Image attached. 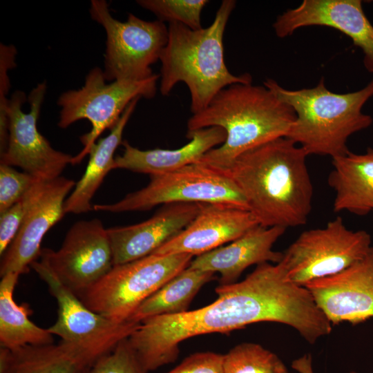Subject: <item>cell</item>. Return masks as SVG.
<instances>
[{"instance_id":"6da1fadb","label":"cell","mask_w":373,"mask_h":373,"mask_svg":"<svg viewBox=\"0 0 373 373\" xmlns=\"http://www.w3.org/2000/svg\"><path fill=\"white\" fill-rule=\"evenodd\" d=\"M218 298L192 311L148 318L128 341L148 373L174 362L179 344L189 338L227 333L259 322L294 328L309 343L325 332L327 320L309 290L289 280L281 262H265L243 280L216 289Z\"/></svg>"},{"instance_id":"7a4b0ae2","label":"cell","mask_w":373,"mask_h":373,"mask_svg":"<svg viewBox=\"0 0 373 373\" xmlns=\"http://www.w3.org/2000/svg\"><path fill=\"white\" fill-rule=\"evenodd\" d=\"M307 156L302 147L283 137L246 151L217 170L239 188L259 224L287 229L304 225L312 210Z\"/></svg>"},{"instance_id":"3957f363","label":"cell","mask_w":373,"mask_h":373,"mask_svg":"<svg viewBox=\"0 0 373 373\" xmlns=\"http://www.w3.org/2000/svg\"><path fill=\"white\" fill-rule=\"evenodd\" d=\"M295 120L294 109L266 86L237 83L223 88L204 109L192 114L187 133L212 126L224 130L225 142L198 162L222 169L245 152L286 137Z\"/></svg>"},{"instance_id":"277c9868","label":"cell","mask_w":373,"mask_h":373,"mask_svg":"<svg viewBox=\"0 0 373 373\" xmlns=\"http://www.w3.org/2000/svg\"><path fill=\"white\" fill-rule=\"evenodd\" d=\"M235 6L233 0L222 1L213 21L205 28L169 23L167 43L160 57V91L168 95L178 82H184L190 93L192 114L204 109L227 86L252 83L250 74L234 75L224 61L223 37Z\"/></svg>"},{"instance_id":"5b68a950","label":"cell","mask_w":373,"mask_h":373,"mask_svg":"<svg viewBox=\"0 0 373 373\" xmlns=\"http://www.w3.org/2000/svg\"><path fill=\"white\" fill-rule=\"evenodd\" d=\"M263 84L294 109L296 120L286 137L308 155H343L349 151L348 138L372 124L362 108L373 96V79L358 90L343 94L328 90L323 77L312 88L296 90L285 89L271 79Z\"/></svg>"},{"instance_id":"8992f818","label":"cell","mask_w":373,"mask_h":373,"mask_svg":"<svg viewBox=\"0 0 373 373\" xmlns=\"http://www.w3.org/2000/svg\"><path fill=\"white\" fill-rule=\"evenodd\" d=\"M193 257L186 254H151L113 266L78 297L94 312L115 324L125 323L145 300L188 267Z\"/></svg>"},{"instance_id":"52a82bcc","label":"cell","mask_w":373,"mask_h":373,"mask_svg":"<svg viewBox=\"0 0 373 373\" xmlns=\"http://www.w3.org/2000/svg\"><path fill=\"white\" fill-rule=\"evenodd\" d=\"M159 79L160 75L154 73L144 80H116L106 84L104 70L95 67L87 74L79 89L62 93L57 100L61 107L58 126L66 128L81 119L88 120L92 126L88 133L79 137L84 147L73 156L72 165L80 163L88 155L100 135L115 126L134 99L153 98Z\"/></svg>"},{"instance_id":"ba28073f","label":"cell","mask_w":373,"mask_h":373,"mask_svg":"<svg viewBox=\"0 0 373 373\" xmlns=\"http://www.w3.org/2000/svg\"><path fill=\"white\" fill-rule=\"evenodd\" d=\"M173 203L225 204L249 210L243 194L228 176L199 162L151 175L145 187L116 202L94 204L93 210L111 213L146 211L161 204Z\"/></svg>"},{"instance_id":"9c48e42d","label":"cell","mask_w":373,"mask_h":373,"mask_svg":"<svg viewBox=\"0 0 373 373\" xmlns=\"http://www.w3.org/2000/svg\"><path fill=\"white\" fill-rule=\"evenodd\" d=\"M90 15L106 35L104 77L108 82L140 81L154 73L151 66L160 60L168 40V27L160 20L142 19L129 13L126 21L111 15L104 0H92Z\"/></svg>"},{"instance_id":"30bf717a","label":"cell","mask_w":373,"mask_h":373,"mask_svg":"<svg viewBox=\"0 0 373 373\" xmlns=\"http://www.w3.org/2000/svg\"><path fill=\"white\" fill-rule=\"evenodd\" d=\"M365 230L353 231L337 216L323 228L304 231L284 251L280 261L292 283L305 287L338 274L363 258L372 245Z\"/></svg>"},{"instance_id":"8fae6325","label":"cell","mask_w":373,"mask_h":373,"mask_svg":"<svg viewBox=\"0 0 373 373\" xmlns=\"http://www.w3.org/2000/svg\"><path fill=\"white\" fill-rule=\"evenodd\" d=\"M46 82L38 84L28 98L21 90L9 98L7 109L8 136L0 164L18 166L41 182L60 177L73 156L52 147L37 128V120L46 92Z\"/></svg>"},{"instance_id":"7c38bea8","label":"cell","mask_w":373,"mask_h":373,"mask_svg":"<svg viewBox=\"0 0 373 373\" xmlns=\"http://www.w3.org/2000/svg\"><path fill=\"white\" fill-rule=\"evenodd\" d=\"M39 256L40 261L77 296L113 267L107 229L98 218L75 222L57 251L43 249Z\"/></svg>"},{"instance_id":"4fadbf2b","label":"cell","mask_w":373,"mask_h":373,"mask_svg":"<svg viewBox=\"0 0 373 373\" xmlns=\"http://www.w3.org/2000/svg\"><path fill=\"white\" fill-rule=\"evenodd\" d=\"M140 323L128 321L88 338L9 350L6 373H88L104 355L128 338Z\"/></svg>"},{"instance_id":"5bb4252c","label":"cell","mask_w":373,"mask_h":373,"mask_svg":"<svg viewBox=\"0 0 373 373\" xmlns=\"http://www.w3.org/2000/svg\"><path fill=\"white\" fill-rule=\"evenodd\" d=\"M332 325L373 318V246L366 256L335 275L305 286Z\"/></svg>"},{"instance_id":"9a60e30c","label":"cell","mask_w":373,"mask_h":373,"mask_svg":"<svg viewBox=\"0 0 373 373\" xmlns=\"http://www.w3.org/2000/svg\"><path fill=\"white\" fill-rule=\"evenodd\" d=\"M321 26L348 36L363 53V65L373 73V26L361 0H304L300 6L278 16L273 24L278 37L291 35L298 28Z\"/></svg>"},{"instance_id":"2e32d148","label":"cell","mask_w":373,"mask_h":373,"mask_svg":"<svg viewBox=\"0 0 373 373\" xmlns=\"http://www.w3.org/2000/svg\"><path fill=\"white\" fill-rule=\"evenodd\" d=\"M76 182L64 177L48 182L28 211L17 234L1 256L0 275L27 273L40 256L41 241L48 231L66 214V196Z\"/></svg>"},{"instance_id":"e0dca14e","label":"cell","mask_w":373,"mask_h":373,"mask_svg":"<svg viewBox=\"0 0 373 373\" xmlns=\"http://www.w3.org/2000/svg\"><path fill=\"white\" fill-rule=\"evenodd\" d=\"M258 224L248 209L225 204H203L186 228L153 254L198 256L235 240Z\"/></svg>"},{"instance_id":"ac0fdd59","label":"cell","mask_w":373,"mask_h":373,"mask_svg":"<svg viewBox=\"0 0 373 373\" xmlns=\"http://www.w3.org/2000/svg\"><path fill=\"white\" fill-rule=\"evenodd\" d=\"M202 203L165 204L142 222L107 229L113 266L153 254L180 233L199 213Z\"/></svg>"},{"instance_id":"d6986e66","label":"cell","mask_w":373,"mask_h":373,"mask_svg":"<svg viewBox=\"0 0 373 373\" xmlns=\"http://www.w3.org/2000/svg\"><path fill=\"white\" fill-rule=\"evenodd\" d=\"M287 229L258 224L226 246H222L193 259L189 267L218 273L220 285L237 282L249 267L265 262L278 263L283 253L273 250L274 243Z\"/></svg>"},{"instance_id":"ffe728a7","label":"cell","mask_w":373,"mask_h":373,"mask_svg":"<svg viewBox=\"0 0 373 373\" xmlns=\"http://www.w3.org/2000/svg\"><path fill=\"white\" fill-rule=\"evenodd\" d=\"M186 137L190 141L176 149L144 151L123 141V153L115 157L113 169L149 175L171 172L198 162L207 152L225 142L226 132L220 127L212 126L187 133Z\"/></svg>"},{"instance_id":"44dd1931","label":"cell","mask_w":373,"mask_h":373,"mask_svg":"<svg viewBox=\"0 0 373 373\" xmlns=\"http://www.w3.org/2000/svg\"><path fill=\"white\" fill-rule=\"evenodd\" d=\"M31 267L48 285L58 305L57 319L48 328L53 336L63 341H79L106 333L119 325L87 307L41 261L35 260Z\"/></svg>"},{"instance_id":"7402d4cb","label":"cell","mask_w":373,"mask_h":373,"mask_svg":"<svg viewBox=\"0 0 373 373\" xmlns=\"http://www.w3.org/2000/svg\"><path fill=\"white\" fill-rule=\"evenodd\" d=\"M332 159L327 182L335 193L334 211L358 216L373 211V149L363 154L349 151Z\"/></svg>"},{"instance_id":"603a6c76","label":"cell","mask_w":373,"mask_h":373,"mask_svg":"<svg viewBox=\"0 0 373 373\" xmlns=\"http://www.w3.org/2000/svg\"><path fill=\"white\" fill-rule=\"evenodd\" d=\"M140 99H134L128 105L110 133L99 139L90 150L86 171L65 201V213L82 214L93 209L92 199L107 173L113 169L114 153L123 142L124 128Z\"/></svg>"},{"instance_id":"cb8c5ba5","label":"cell","mask_w":373,"mask_h":373,"mask_svg":"<svg viewBox=\"0 0 373 373\" xmlns=\"http://www.w3.org/2000/svg\"><path fill=\"white\" fill-rule=\"evenodd\" d=\"M19 274L9 273L0 282V344L9 350L25 345L54 343L53 335L28 318L32 311L26 303L18 305L13 298Z\"/></svg>"},{"instance_id":"d4e9b609","label":"cell","mask_w":373,"mask_h":373,"mask_svg":"<svg viewBox=\"0 0 373 373\" xmlns=\"http://www.w3.org/2000/svg\"><path fill=\"white\" fill-rule=\"evenodd\" d=\"M214 274L186 267L145 300L128 321L140 323L150 317L186 312L193 297Z\"/></svg>"},{"instance_id":"484cf974","label":"cell","mask_w":373,"mask_h":373,"mask_svg":"<svg viewBox=\"0 0 373 373\" xmlns=\"http://www.w3.org/2000/svg\"><path fill=\"white\" fill-rule=\"evenodd\" d=\"M223 373H289L283 361L261 345L245 342L224 354Z\"/></svg>"},{"instance_id":"4316f807","label":"cell","mask_w":373,"mask_h":373,"mask_svg":"<svg viewBox=\"0 0 373 373\" xmlns=\"http://www.w3.org/2000/svg\"><path fill=\"white\" fill-rule=\"evenodd\" d=\"M143 8L164 23H180L191 29L202 28L201 13L207 0H138Z\"/></svg>"},{"instance_id":"83f0119b","label":"cell","mask_w":373,"mask_h":373,"mask_svg":"<svg viewBox=\"0 0 373 373\" xmlns=\"http://www.w3.org/2000/svg\"><path fill=\"white\" fill-rule=\"evenodd\" d=\"M47 182H37L19 201L0 215L1 256L5 253L15 238L28 211L44 190Z\"/></svg>"},{"instance_id":"f1b7e54d","label":"cell","mask_w":373,"mask_h":373,"mask_svg":"<svg viewBox=\"0 0 373 373\" xmlns=\"http://www.w3.org/2000/svg\"><path fill=\"white\" fill-rule=\"evenodd\" d=\"M37 182L26 172L0 164V215L19 201Z\"/></svg>"},{"instance_id":"f546056e","label":"cell","mask_w":373,"mask_h":373,"mask_svg":"<svg viewBox=\"0 0 373 373\" xmlns=\"http://www.w3.org/2000/svg\"><path fill=\"white\" fill-rule=\"evenodd\" d=\"M88 373H146L137 360L128 338L102 356Z\"/></svg>"},{"instance_id":"4dcf8cb0","label":"cell","mask_w":373,"mask_h":373,"mask_svg":"<svg viewBox=\"0 0 373 373\" xmlns=\"http://www.w3.org/2000/svg\"><path fill=\"white\" fill-rule=\"evenodd\" d=\"M17 50L12 45L0 44V143L6 144L8 140L7 109L9 98L7 95L10 87L8 72L15 67Z\"/></svg>"},{"instance_id":"1f68e13d","label":"cell","mask_w":373,"mask_h":373,"mask_svg":"<svg viewBox=\"0 0 373 373\" xmlns=\"http://www.w3.org/2000/svg\"><path fill=\"white\" fill-rule=\"evenodd\" d=\"M224 354L196 352L185 358L167 373H223Z\"/></svg>"},{"instance_id":"d6a6232c","label":"cell","mask_w":373,"mask_h":373,"mask_svg":"<svg viewBox=\"0 0 373 373\" xmlns=\"http://www.w3.org/2000/svg\"><path fill=\"white\" fill-rule=\"evenodd\" d=\"M291 367L300 373H313L312 358L309 355H305L294 361Z\"/></svg>"},{"instance_id":"836d02e7","label":"cell","mask_w":373,"mask_h":373,"mask_svg":"<svg viewBox=\"0 0 373 373\" xmlns=\"http://www.w3.org/2000/svg\"><path fill=\"white\" fill-rule=\"evenodd\" d=\"M350 373H356V372H351Z\"/></svg>"}]
</instances>
